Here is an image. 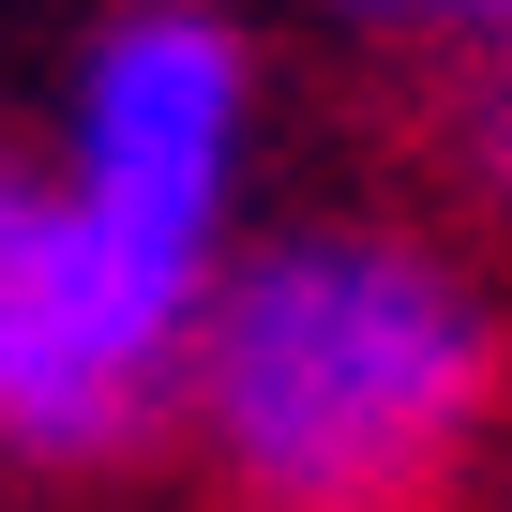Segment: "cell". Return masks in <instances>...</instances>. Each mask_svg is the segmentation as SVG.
<instances>
[{
    "mask_svg": "<svg viewBox=\"0 0 512 512\" xmlns=\"http://www.w3.org/2000/svg\"><path fill=\"white\" fill-rule=\"evenodd\" d=\"M497 512H512V482H497Z\"/></svg>",
    "mask_w": 512,
    "mask_h": 512,
    "instance_id": "8992f818",
    "label": "cell"
},
{
    "mask_svg": "<svg viewBox=\"0 0 512 512\" xmlns=\"http://www.w3.org/2000/svg\"><path fill=\"white\" fill-rule=\"evenodd\" d=\"M497 377V302L407 226H272L181 332V422L226 512H437L497 422Z\"/></svg>",
    "mask_w": 512,
    "mask_h": 512,
    "instance_id": "6da1fadb",
    "label": "cell"
},
{
    "mask_svg": "<svg viewBox=\"0 0 512 512\" xmlns=\"http://www.w3.org/2000/svg\"><path fill=\"white\" fill-rule=\"evenodd\" d=\"M362 31H482V46H512V0H347Z\"/></svg>",
    "mask_w": 512,
    "mask_h": 512,
    "instance_id": "277c9868",
    "label": "cell"
},
{
    "mask_svg": "<svg viewBox=\"0 0 512 512\" xmlns=\"http://www.w3.org/2000/svg\"><path fill=\"white\" fill-rule=\"evenodd\" d=\"M467 151H482V181H497V196H512V76H497V91H482V121H467Z\"/></svg>",
    "mask_w": 512,
    "mask_h": 512,
    "instance_id": "5b68a950",
    "label": "cell"
},
{
    "mask_svg": "<svg viewBox=\"0 0 512 512\" xmlns=\"http://www.w3.org/2000/svg\"><path fill=\"white\" fill-rule=\"evenodd\" d=\"M181 332L196 287L121 256L61 166L0 151V467H121L181 422Z\"/></svg>",
    "mask_w": 512,
    "mask_h": 512,
    "instance_id": "7a4b0ae2",
    "label": "cell"
},
{
    "mask_svg": "<svg viewBox=\"0 0 512 512\" xmlns=\"http://www.w3.org/2000/svg\"><path fill=\"white\" fill-rule=\"evenodd\" d=\"M241 151H256V46L211 0H121L76 61V106H61V181L91 196V226L211 302V272L241 256L226 241Z\"/></svg>",
    "mask_w": 512,
    "mask_h": 512,
    "instance_id": "3957f363",
    "label": "cell"
}]
</instances>
